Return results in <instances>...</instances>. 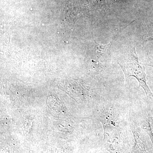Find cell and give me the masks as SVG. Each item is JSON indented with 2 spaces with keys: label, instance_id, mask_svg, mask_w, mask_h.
<instances>
[{
  "label": "cell",
  "instance_id": "4",
  "mask_svg": "<svg viewBox=\"0 0 153 153\" xmlns=\"http://www.w3.org/2000/svg\"><path fill=\"white\" fill-rule=\"evenodd\" d=\"M143 43L153 41V22L147 23L145 25L143 34Z\"/></svg>",
  "mask_w": 153,
  "mask_h": 153
},
{
  "label": "cell",
  "instance_id": "1",
  "mask_svg": "<svg viewBox=\"0 0 153 153\" xmlns=\"http://www.w3.org/2000/svg\"><path fill=\"white\" fill-rule=\"evenodd\" d=\"M125 77L126 88H128L131 77H134L139 82L138 88L141 87L149 101L153 102V94L147 84L146 68L139 61L135 47L121 56L117 60Z\"/></svg>",
  "mask_w": 153,
  "mask_h": 153
},
{
  "label": "cell",
  "instance_id": "3",
  "mask_svg": "<svg viewBox=\"0 0 153 153\" xmlns=\"http://www.w3.org/2000/svg\"><path fill=\"white\" fill-rule=\"evenodd\" d=\"M121 30H120L115 35L114 37L112 38L111 41L109 43L106 45L97 44V53L99 59L100 60V62L103 65L106 66L107 64L109 62L111 59V48L112 46L113 42L114 41L116 37Z\"/></svg>",
  "mask_w": 153,
  "mask_h": 153
},
{
  "label": "cell",
  "instance_id": "2",
  "mask_svg": "<svg viewBox=\"0 0 153 153\" xmlns=\"http://www.w3.org/2000/svg\"><path fill=\"white\" fill-rule=\"evenodd\" d=\"M142 127L149 135L153 141V102L149 101L142 113Z\"/></svg>",
  "mask_w": 153,
  "mask_h": 153
},
{
  "label": "cell",
  "instance_id": "5",
  "mask_svg": "<svg viewBox=\"0 0 153 153\" xmlns=\"http://www.w3.org/2000/svg\"><path fill=\"white\" fill-rule=\"evenodd\" d=\"M147 57L145 61V66H150L153 68V58H151L146 52Z\"/></svg>",
  "mask_w": 153,
  "mask_h": 153
}]
</instances>
